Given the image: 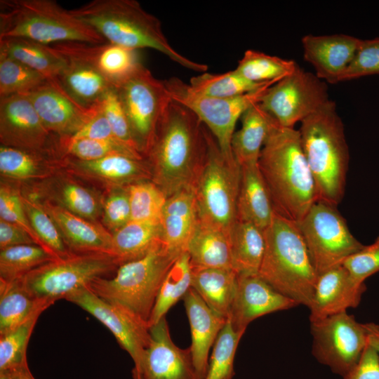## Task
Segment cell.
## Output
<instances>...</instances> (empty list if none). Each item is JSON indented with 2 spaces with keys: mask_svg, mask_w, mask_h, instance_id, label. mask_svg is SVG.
Segmentation results:
<instances>
[{
  "mask_svg": "<svg viewBox=\"0 0 379 379\" xmlns=\"http://www.w3.org/2000/svg\"><path fill=\"white\" fill-rule=\"evenodd\" d=\"M207 149L204 125L190 109L171 100L147 154L152 182L167 197L192 185Z\"/></svg>",
  "mask_w": 379,
  "mask_h": 379,
  "instance_id": "cell-1",
  "label": "cell"
},
{
  "mask_svg": "<svg viewBox=\"0 0 379 379\" xmlns=\"http://www.w3.org/2000/svg\"><path fill=\"white\" fill-rule=\"evenodd\" d=\"M258 165L275 212L299 222L317 200L299 131L282 126L274 119L263 145Z\"/></svg>",
  "mask_w": 379,
  "mask_h": 379,
  "instance_id": "cell-2",
  "label": "cell"
},
{
  "mask_svg": "<svg viewBox=\"0 0 379 379\" xmlns=\"http://www.w3.org/2000/svg\"><path fill=\"white\" fill-rule=\"evenodd\" d=\"M107 42L132 50L151 48L183 67L206 72L208 66L181 55L169 44L161 21L135 0H93L69 10Z\"/></svg>",
  "mask_w": 379,
  "mask_h": 379,
  "instance_id": "cell-3",
  "label": "cell"
},
{
  "mask_svg": "<svg viewBox=\"0 0 379 379\" xmlns=\"http://www.w3.org/2000/svg\"><path fill=\"white\" fill-rule=\"evenodd\" d=\"M298 131L317 201L337 206L345 194L350 154L336 103L330 99L301 121Z\"/></svg>",
  "mask_w": 379,
  "mask_h": 379,
  "instance_id": "cell-4",
  "label": "cell"
},
{
  "mask_svg": "<svg viewBox=\"0 0 379 379\" xmlns=\"http://www.w3.org/2000/svg\"><path fill=\"white\" fill-rule=\"evenodd\" d=\"M264 232L265 248L258 276L277 291L309 307L318 275L297 222L275 213Z\"/></svg>",
  "mask_w": 379,
  "mask_h": 379,
  "instance_id": "cell-5",
  "label": "cell"
},
{
  "mask_svg": "<svg viewBox=\"0 0 379 379\" xmlns=\"http://www.w3.org/2000/svg\"><path fill=\"white\" fill-rule=\"evenodd\" d=\"M7 37L27 39L45 45L107 42L54 0H1L0 39Z\"/></svg>",
  "mask_w": 379,
  "mask_h": 379,
  "instance_id": "cell-6",
  "label": "cell"
},
{
  "mask_svg": "<svg viewBox=\"0 0 379 379\" xmlns=\"http://www.w3.org/2000/svg\"><path fill=\"white\" fill-rule=\"evenodd\" d=\"M180 254L161 241L145 256L120 265L112 277L98 279L88 287L104 300L123 307L148 324L163 281Z\"/></svg>",
  "mask_w": 379,
  "mask_h": 379,
  "instance_id": "cell-7",
  "label": "cell"
},
{
  "mask_svg": "<svg viewBox=\"0 0 379 379\" xmlns=\"http://www.w3.org/2000/svg\"><path fill=\"white\" fill-rule=\"evenodd\" d=\"M207 142L206 156L192 185L199 220L230 237L237 222L241 169L234 159L223 156L208 130Z\"/></svg>",
  "mask_w": 379,
  "mask_h": 379,
  "instance_id": "cell-8",
  "label": "cell"
},
{
  "mask_svg": "<svg viewBox=\"0 0 379 379\" xmlns=\"http://www.w3.org/2000/svg\"><path fill=\"white\" fill-rule=\"evenodd\" d=\"M119 266L117 259L111 254H73L33 270L22 280L34 298L55 303L98 279L112 277L110 274H114Z\"/></svg>",
  "mask_w": 379,
  "mask_h": 379,
  "instance_id": "cell-9",
  "label": "cell"
},
{
  "mask_svg": "<svg viewBox=\"0 0 379 379\" xmlns=\"http://www.w3.org/2000/svg\"><path fill=\"white\" fill-rule=\"evenodd\" d=\"M297 224L318 276L343 265L364 246L336 206L317 201Z\"/></svg>",
  "mask_w": 379,
  "mask_h": 379,
  "instance_id": "cell-10",
  "label": "cell"
},
{
  "mask_svg": "<svg viewBox=\"0 0 379 379\" xmlns=\"http://www.w3.org/2000/svg\"><path fill=\"white\" fill-rule=\"evenodd\" d=\"M114 88L140 152L143 156L147 155L171 101L165 81L154 77L140 63Z\"/></svg>",
  "mask_w": 379,
  "mask_h": 379,
  "instance_id": "cell-11",
  "label": "cell"
},
{
  "mask_svg": "<svg viewBox=\"0 0 379 379\" xmlns=\"http://www.w3.org/2000/svg\"><path fill=\"white\" fill-rule=\"evenodd\" d=\"M165 83L171 100L186 107L198 117L228 159H234L231 142L237 121L250 107L259 102L265 90L273 85L235 97L217 98L195 93L189 84L175 77Z\"/></svg>",
  "mask_w": 379,
  "mask_h": 379,
  "instance_id": "cell-12",
  "label": "cell"
},
{
  "mask_svg": "<svg viewBox=\"0 0 379 379\" xmlns=\"http://www.w3.org/2000/svg\"><path fill=\"white\" fill-rule=\"evenodd\" d=\"M330 100L327 83L298 65L264 92L259 105L282 126L294 128Z\"/></svg>",
  "mask_w": 379,
  "mask_h": 379,
  "instance_id": "cell-13",
  "label": "cell"
},
{
  "mask_svg": "<svg viewBox=\"0 0 379 379\" xmlns=\"http://www.w3.org/2000/svg\"><path fill=\"white\" fill-rule=\"evenodd\" d=\"M312 354L345 376L357 364L368 339L364 324L347 312L312 321Z\"/></svg>",
  "mask_w": 379,
  "mask_h": 379,
  "instance_id": "cell-14",
  "label": "cell"
},
{
  "mask_svg": "<svg viewBox=\"0 0 379 379\" xmlns=\"http://www.w3.org/2000/svg\"><path fill=\"white\" fill-rule=\"evenodd\" d=\"M65 300L78 305L104 324L129 354L134 368L140 367L150 342L149 326L146 321L123 307L104 300L88 286L72 292Z\"/></svg>",
  "mask_w": 379,
  "mask_h": 379,
  "instance_id": "cell-15",
  "label": "cell"
},
{
  "mask_svg": "<svg viewBox=\"0 0 379 379\" xmlns=\"http://www.w3.org/2000/svg\"><path fill=\"white\" fill-rule=\"evenodd\" d=\"M88 44L62 42L52 46L65 60V67L56 80L77 102L86 107H92L114 86L95 65Z\"/></svg>",
  "mask_w": 379,
  "mask_h": 379,
  "instance_id": "cell-16",
  "label": "cell"
},
{
  "mask_svg": "<svg viewBox=\"0 0 379 379\" xmlns=\"http://www.w3.org/2000/svg\"><path fill=\"white\" fill-rule=\"evenodd\" d=\"M52 134L45 127L26 94L0 98L1 145L21 149L53 152Z\"/></svg>",
  "mask_w": 379,
  "mask_h": 379,
  "instance_id": "cell-17",
  "label": "cell"
},
{
  "mask_svg": "<svg viewBox=\"0 0 379 379\" xmlns=\"http://www.w3.org/2000/svg\"><path fill=\"white\" fill-rule=\"evenodd\" d=\"M45 127L59 139L77 133L93 115L98 104L86 107L73 99L56 79L26 94Z\"/></svg>",
  "mask_w": 379,
  "mask_h": 379,
  "instance_id": "cell-18",
  "label": "cell"
},
{
  "mask_svg": "<svg viewBox=\"0 0 379 379\" xmlns=\"http://www.w3.org/2000/svg\"><path fill=\"white\" fill-rule=\"evenodd\" d=\"M150 342L140 367L142 379H202L192 361L190 348L172 340L166 317L149 327ZM134 368V367H133Z\"/></svg>",
  "mask_w": 379,
  "mask_h": 379,
  "instance_id": "cell-19",
  "label": "cell"
},
{
  "mask_svg": "<svg viewBox=\"0 0 379 379\" xmlns=\"http://www.w3.org/2000/svg\"><path fill=\"white\" fill-rule=\"evenodd\" d=\"M298 304L273 288L256 275H238L237 286L228 315L233 328L246 331L254 319Z\"/></svg>",
  "mask_w": 379,
  "mask_h": 379,
  "instance_id": "cell-20",
  "label": "cell"
},
{
  "mask_svg": "<svg viewBox=\"0 0 379 379\" xmlns=\"http://www.w3.org/2000/svg\"><path fill=\"white\" fill-rule=\"evenodd\" d=\"M361 39L339 34H307L302 37L303 57L316 76L326 83L337 84L353 59Z\"/></svg>",
  "mask_w": 379,
  "mask_h": 379,
  "instance_id": "cell-21",
  "label": "cell"
},
{
  "mask_svg": "<svg viewBox=\"0 0 379 379\" xmlns=\"http://www.w3.org/2000/svg\"><path fill=\"white\" fill-rule=\"evenodd\" d=\"M366 289L365 284L352 279L343 265L319 275L308 307L310 322L357 307Z\"/></svg>",
  "mask_w": 379,
  "mask_h": 379,
  "instance_id": "cell-22",
  "label": "cell"
},
{
  "mask_svg": "<svg viewBox=\"0 0 379 379\" xmlns=\"http://www.w3.org/2000/svg\"><path fill=\"white\" fill-rule=\"evenodd\" d=\"M41 204L53 220L72 253L112 255V234L103 225L79 217L51 201L46 200Z\"/></svg>",
  "mask_w": 379,
  "mask_h": 379,
  "instance_id": "cell-23",
  "label": "cell"
},
{
  "mask_svg": "<svg viewBox=\"0 0 379 379\" xmlns=\"http://www.w3.org/2000/svg\"><path fill=\"white\" fill-rule=\"evenodd\" d=\"M189 320L192 344L190 351L194 366L202 379L208 368V354L227 318L212 310L191 287L184 298Z\"/></svg>",
  "mask_w": 379,
  "mask_h": 379,
  "instance_id": "cell-24",
  "label": "cell"
},
{
  "mask_svg": "<svg viewBox=\"0 0 379 379\" xmlns=\"http://www.w3.org/2000/svg\"><path fill=\"white\" fill-rule=\"evenodd\" d=\"M69 168L79 175L110 185L113 188L149 180L152 178L149 164L123 154H116L93 161L65 158Z\"/></svg>",
  "mask_w": 379,
  "mask_h": 379,
  "instance_id": "cell-25",
  "label": "cell"
},
{
  "mask_svg": "<svg viewBox=\"0 0 379 379\" xmlns=\"http://www.w3.org/2000/svg\"><path fill=\"white\" fill-rule=\"evenodd\" d=\"M199 221L193 185L168 197L160 221L164 244L173 252L186 251Z\"/></svg>",
  "mask_w": 379,
  "mask_h": 379,
  "instance_id": "cell-26",
  "label": "cell"
},
{
  "mask_svg": "<svg viewBox=\"0 0 379 379\" xmlns=\"http://www.w3.org/2000/svg\"><path fill=\"white\" fill-rule=\"evenodd\" d=\"M241 169L237 220L265 230L276 212L258 163L241 166Z\"/></svg>",
  "mask_w": 379,
  "mask_h": 379,
  "instance_id": "cell-27",
  "label": "cell"
},
{
  "mask_svg": "<svg viewBox=\"0 0 379 379\" xmlns=\"http://www.w3.org/2000/svg\"><path fill=\"white\" fill-rule=\"evenodd\" d=\"M241 121V126L232 139V154L240 166L257 164L274 119L257 102L243 114Z\"/></svg>",
  "mask_w": 379,
  "mask_h": 379,
  "instance_id": "cell-28",
  "label": "cell"
},
{
  "mask_svg": "<svg viewBox=\"0 0 379 379\" xmlns=\"http://www.w3.org/2000/svg\"><path fill=\"white\" fill-rule=\"evenodd\" d=\"M192 269L191 287L217 314L228 318L237 286V274L231 269Z\"/></svg>",
  "mask_w": 379,
  "mask_h": 379,
  "instance_id": "cell-29",
  "label": "cell"
},
{
  "mask_svg": "<svg viewBox=\"0 0 379 379\" xmlns=\"http://www.w3.org/2000/svg\"><path fill=\"white\" fill-rule=\"evenodd\" d=\"M186 251L192 268L232 269L230 237L199 221Z\"/></svg>",
  "mask_w": 379,
  "mask_h": 379,
  "instance_id": "cell-30",
  "label": "cell"
},
{
  "mask_svg": "<svg viewBox=\"0 0 379 379\" xmlns=\"http://www.w3.org/2000/svg\"><path fill=\"white\" fill-rule=\"evenodd\" d=\"M0 53L26 65L48 80L56 79L65 63L62 55L52 45L24 38H1Z\"/></svg>",
  "mask_w": 379,
  "mask_h": 379,
  "instance_id": "cell-31",
  "label": "cell"
},
{
  "mask_svg": "<svg viewBox=\"0 0 379 379\" xmlns=\"http://www.w3.org/2000/svg\"><path fill=\"white\" fill-rule=\"evenodd\" d=\"M53 304L34 298L26 289L22 278L0 279V335L21 324L36 310Z\"/></svg>",
  "mask_w": 379,
  "mask_h": 379,
  "instance_id": "cell-32",
  "label": "cell"
},
{
  "mask_svg": "<svg viewBox=\"0 0 379 379\" xmlns=\"http://www.w3.org/2000/svg\"><path fill=\"white\" fill-rule=\"evenodd\" d=\"M265 230L237 220L230 234L232 266L237 275H256L262 261Z\"/></svg>",
  "mask_w": 379,
  "mask_h": 379,
  "instance_id": "cell-33",
  "label": "cell"
},
{
  "mask_svg": "<svg viewBox=\"0 0 379 379\" xmlns=\"http://www.w3.org/2000/svg\"><path fill=\"white\" fill-rule=\"evenodd\" d=\"M112 234V254L120 265L139 259L162 241L160 223L131 220Z\"/></svg>",
  "mask_w": 379,
  "mask_h": 379,
  "instance_id": "cell-34",
  "label": "cell"
},
{
  "mask_svg": "<svg viewBox=\"0 0 379 379\" xmlns=\"http://www.w3.org/2000/svg\"><path fill=\"white\" fill-rule=\"evenodd\" d=\"M192 265L187 251L175 260L166 276L153 307L148 325L159 322L191 288Z\"/></svg>",
  "mask_w": 379,
  "mask_h": 379,
  "instance_id": "cell-35",
  "label": "cell"
},
{
  "mask_svg": "<svg viewBox=\"0 0 379 379\" xmlns=\"http://www.w3.org/2000/svg\"><path fill=\"white\" fill-rule=\"evenodd\" d=\"M276 82H253L234 69L222 74L201 73L192 77L189 86L193 92L200 95L227 98L246 94Z\"/></svg>",
  "mask_w": 379,
  "mask_h": 379,
  "instance_id": "cell-36",
  "label": "cell"
},
{
  "mask_svg": "<svg viewBox=\"0 0 379 379\" xmlns=\"http://www.w3.org/2000/svg\"><path fill=\"white\" fill-rule=\"evenodd\" d=\"M88 49L98 69L114 87L142 63L135 50L109 42L89 44Z\"/></svg>",
  "mask_w": 379,
  "mask_h": 379,
  "instance_id": "cell-37",
  "label": "cell"
},
{
  "mask_svg": "<svg viewBox=\"0 0 379 379\" xmlns=\"http://www.w3.org/2000/svg\"><path fill=\"white\" fill-rule=\"evenodd\" d=\"M298 64L284 59L249 49L239 60L235 69L245 79L255 83L279 81L292 74Z\"/></svg>",
  "mask_w": 379,
  "mask_h": 379,
  "instance_id": "cell-38",
  "label": "cell"
},
{
  "mask_svg": "<svg viewBox=\"0 0 379 379\" xmlns=\"http://www.w3.org/2000/svg\"><path fill=\"white\" fill-rule=\"evenodd\" d=\"M51 153L53 152H32L1 145V174L20 180L42 176L51 163L46 157Z\"/></svg>",
  "mask_w": 379,
  "mask_h": 379,
  "instance_id": "cell-39",
  "label": "cell"
},
{
  "mask_svg": "<svg viewBox=\"0 0 379 379\" xmlns=\"http://www.w3.org/2000/svg\"><path fill=\"white\" fill-rule=\"evenodd\" d=\"M20 196L27 217L41 247L56 260L65 259L73 255L65 244L57 225L41 203L25 195Z\"/></svg>",
  "mask_w": 379,
  "mask_h": 379,
  "instance_id": "cell-40",
  "label": "cell"
},
{
  "mask_svg": "<svg viewBox=\"0 0 379 379\" xmlns=\"http://www.w3.org/2000/svg\"><path fill=\"white\" fill-rule=\"evenodd\" d=\"M56 260L36 244H25L0 250V279L14 280Z\"/></svg>",
  "mask_w": 379,
  "mask_h": 379,
  "instance_id": "cell-41",
  "label": "cell"
},
{
  "mask_svg": "<svg viewBox=\"0 0 379 379\" xmlns=\"http://www.w3.org/2000/svg\"><path fill=\"white\" fill-rule=\"evenodd\" d=\"M131 220L160 223L167 197L154 182L142 181L126 186Z\"/></svg>",
  "mask_w": 379,
  "mask_h": 379,
  "instance_id": "cell-42",
  "label": "cell"
},
{
  "mask_svg": "<svg viewBox=\"0 0 379 379\" xmlns=\"http://www.w3.org/2000/svg\"><path fill=\"white\" fill-rule=\"evenodd\" d=\"M47 80L36 70L0 53V98L27 94Z\"/></svg>",
  "mask_w": 379,
  "mask_h": 379,
  "instance_id": "cell-43",
  "label": "cell"
},
{
  "mask_svg": "<svg viewBox=\"0 0 379 379\" xmlns=\"http://www.w3.org/2000/svg\"><path fill=\"white\" fill-rule=\"evenodd\" d=\"M55 204L85 219L95 221L102 213V203L92 190L72 180L56 185Z\"/></svg>",
  "mask_w": 379,
  "mask_h": 379,
  "instance_id": "cell-44",
  "label": "cell"
},
{
  "mask_svg": "<svg viewBox=\"0 0 379 379\" xmlns=\"http://www.w3.org/2000/svg\"><path fill=\"white\" fill-rule=\"evenodd\" d=\"M47 308L36 310L27 320L11 331L0 335V371L27 363V347L39 316Z\"/></svg>",
  "mask_w": 379,
  "mask_h": 379,
  "instance_id": "cell-45",
  "label": "cell"
},
{
  "mask_svg": "<svg viewBox=\"0 0 379 379\" xmlns=\"http://www.w3.org/2000/svg\"><path fill=\"white\" fill-rule=\"evenodd\" d=\"M245 331L235 330L227 319L213 346L205 379H232L237 346Z\"/></svg>",
  "mask_w": 379,
  "mask_h": 379,
  "instance_id": "cell-46",
  "label": "cell"
},
{
  "mask_svg": "<svg viewBox=\"0 0 379 379\" xmlns=\"http://www.w3.org/2000/svg\"><path fill=\"white\" fill-rule=\"evenodd\" d=\"M58 149L63 154L80 161H93L107 156L123 154L138 159L142 154L129 149L115 140L58 138Z\"/></svg>",
  "mask_w": 379,
  "mask_h": 379,
  "instance_id": "cell-47",
  "label": "cell"
},
{
  "mask_svg": "<svg viewBox=\"0 0 379 379\" xmlns=\"http://www.w3.org/2000/svg\"><path fill=\"white\" fill-rule=\"evenodd\" d=\"M100 105L116 140L129 149L142 154L133 138L115 88H112L105 94L100 102Z\"/></svg>",
  "mask_w": 379,
  "mask_h": 379,
  "instance_id": "cell-48",
  "label": "cell"
},
{
  "mask_svg": "<svg viewBox=\"0 0 379 379\" xmlns=\"http://www.w3.org/2000/svg\"><path fill=\"white\" fill-rule=\"evenodd\" d=\"M379 74V37L362 40L340 82Z\"/></svg>",
  "mask_w": 379,
  "mask_h": 379,
  "instance_id": "cell-49",
  "label": "cell"
},
{
  "mask_svg": "<svg viewBox=\"0 0 379 379\" xmlns=\"http://www.w3.org/2000/svg\"><path fill=\"white\" fill-rule=\"evenodd\" d=\"M352 279L365 284L367 278L379 272V236L370 245L349 256L343 263Z\"/></svg>",
  "mask_w": 379,
  "mask_h": 379,
  "instance_id": "cell-50",
  "label": "cell"
},
{
  "mask_svg": "<svg viewBox=\"0 0 379 379\" xmlns=\"http://www.w3.org/2000/svg\"><path fill=\"white\" fill-rule=\"evenodd\" d=\"M102 203V222L111 232L131 221V206L126 187H114Z\"/></svg>",
  "mask_w": 379,
  "mask_h": 379,
  "instance_id": "cell-51",
  "label": "cell"
},
{
  "mask_svg": "<svg viewBox=\"0 0 379 379\" xmlns=\"http://www.w3.org/2000/svg\"><path fill=\"white\" fill-rule=\"evenodd\" d=\"M0 217L1 219L24 230L34 243L41 247V242L27 217L20 193L3 184L0 188Z\"/></svg>",
  "mask_w": 379,
  "mask_h": 379,
  "instance_id": "cell-52",
  "label": "cell"
},
{
  "mask_svg": "<svg viewBox=\"0 0 379 379\" xmlns=\"http://www.w3.org/2000/svg\"><path fill=\"white\" fill-rule=\"evenodd\" d=\"M62 139L69 140L79 139L117 140L113 135L107 118L101 109L100 102L98 104L96 110L91 118L77 133L71 137Z\"/></svg>",
  "mask_w": 379,
  "mask_h": 379,
  "instance_id": "cell-53",
  "label": "cell"
},
{
  "mask_svg": "<svg viewBox=\"0 0 379 379\" xmlns=\"http://www.w3.org/2000/svg\"><path fill=\"white\" fill-rule=\"evenodd\" d=\"M344 379H379V357L368 342L358 361Z\"/></svg>",
  "mask_w": 379,
  "mask_h": 379,
  "instance_id": "cell-54",
  "label": "cell"
},
{
  "mask_svg": "<svg viewBox=\"0 0 379 379\" xmlns=\"http://www.w3.org/2000/svg\"><path fill=\"white\" fill-rule=\"evenodd\" d=\"M25 244H36L32 237L19 226L0 219V250Z\"/></svg>",
  "mask_w": 379,
  "mask_h": 379,
  "instance_id": "cell-55",
  "label": "cell"
},
{
  "mask_svg": "<svg viewBox=\"0 0 379 379\" xmlns=\"http://www.w3.org/2000/svg\"><path fill=\"white\" fill-rule=\"evenodd\" d=\"M363 324L367 333L368 343L376 351L379 357V325L372 322Z\"/></svg>",
  "mask_w": 379,
  "mask_h": 379,
  "instance_id": "cell-56",
  "label": "cell"
},
{
  "mask_svg": "<svg viewBox=\"0 0 379 379\" xmlns=\"http://www.w3.org/2000/svg\"><path fill=\"white\" fill-rule=\"evenodd\" d=\"M11 379H35L31 373L27 363L6 371Z\"/></svg>",
  "mask_w": 379,
  "mask_h": 379,
  "instance_id": "cell-57",
  "label": "cell"
},
{
  "mask_svg": "<svg viewBox=\"0 0 379 379\" xmlns=\"http://www.w3.org/2000/svg\"><path fill=\"white\" fill-rule=\"evenodd\" d=\"M132 379H142L140 373L135 368L132 370Z\"/></svg>",
  "mask_w": 379,
  "mask_h": 379,
  "instance_id": "cell-58",
  "label": "cell"
},
{
  "mask_svg": "<svg viewBox=\"0 0 379 379\" xmlns=\"http://www.w3.org/2000/svg\"><path fill=\"white\" fill-rule=\"evenodd\" d=\"M0 379H11L6 371H0Z\"/></svg>",
  "mask_w": 379,
  "mask_h": 379,
  "instance_id": "cell-59",
  "label": "cell"
}]
</instances>
